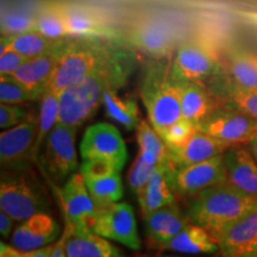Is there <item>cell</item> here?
Wrapping results in <instances>:
<instances>
[{
  "instance_id": "obj_10",
  "label": "cell",
  "mask_w": 257,
  "mask_h": 257,
  "mask_svg": "<svg viewBox=\"0 0 257 257\" xmlns=\"http://www.w3.org/2000/svg\"><path fill=\"white\" fill-rule=\"evenodd\" d=\"M197 128L232 148L249 144L257 135V120L240 111L219 107Z\"/></svg>"
},
{
  "instance_id": "obj_3",
  "label": "cell",
  "mask_w": 257,
  "mask_h": 257,
  "mask_svg": "<svg viewBox=\"0 0 257 257\" xmlns=\"http://www.w3.org/2000/svg\"><path fill=\"white\" fill-rule=\"evenodd\" d=\"M118 47L111 38L73 36L64 48L47 91L61 94L106 62Z\"/></svg>"
},
{
  "instance_id": "obj_21",
  "label": "cell",
  "mask_w": 257,
  "mask_h": 257,
  "mask_svg": "<svg viewBox=\"0 0 257 257\" xmlns=\"http://www.w3.org/2000/svg\"><path fill=\"white\" fill-rule=\"evenodd\" d=\"M70 36L113 38L115 32L107 19L96 10L82 5L62 4Z\"/></svg>"
},
{
  "instance_id": "obj_33",
  "label": "cell",
  "mask_w": 257,
  "mask_h": 257,
  "mask_svg": "<svg viewBox=\"0 0 257 257\" xmlns=\"http://www.w3.org/2000/svg\"><path fill=\"white\" fill-rule=\"evenodd\" d=\"M37 31L54 40L70 37L67 17L62 4L49 3L44 5L37 16Z\"/></svg>"
},
{
  "instance_id": "obj_4",
  "label": "cell",
  "mask_w": 257,
  "mask_h": 257,
  "mask_svg": "<svg viewBox=\"0 0 257 257\" xmlns=\"http://www.w3.org/2000/svg\"><path fill=\"white\" fill-rule=\"evenodd\" d=\"M141 96L150 124L157 133L182 118L180 82L173 75L170 62L157 61L148 66Z\"/></svg>"
},
{
  "instance_id": "obj_1",
  "label": "cell",
  "mask_w": 257,
  "mask_h": 257,
  "mask_svg": "<svg viewBox=\"0 0 257 257\" xmlns=\"http://www.w3.org/2000/svg\"><path fill=\"white\" fill-rule=\"evenodd\" d=\"M135 63L134 51L118 47L113 55L94 72L61 92L59 123L79 128L88 121L102 105L105 91H118L126 83Z\"/></svg>"
},
{
  "instance_id": "obj_18",
  "label": "cell",
  "mask_w": 257,
  "mask_h": 257,
  "mask_svg": "<svg viewBox=\"0 0 257 257\" xmlns=\"http://www.w3.org/2000/svg\"><path fill=\"white\" fill-rule=\"evenodd\" d=\"M223 156L227 184L257 199V162L249 148L232 147Z\"/></svg>"
},
{
  "instance_id": "obj_22",
  "label": "cell",
  "mask_w": 257,
  "mask_h": 257,
  "mask_svg": "<svg viewBox=\"0 0 257 257\" xmlns=\"http://www.w3.org/2000/svg\"><path fill=\"white\" fill-rule=\"evenodd\" d=\"M172 169L169 160L162 163L154 172L146 187L138 193L137 199L143 216L175 202V193L172 187Z\"/></svg>"
},
{
  "instance_id": "obj_41",
  "label": "cell",
  "mask_w": 257,
  "mask_h": 257,
  "mask_svg": "<svg viewBox=\"0 0 257 257\" xmlns=\"http://www.w3.org/2000/svg\"><path fill=\"white\" fill-rule=\"evenodd\" d=\"M16 220L12 218L10 214L6 213V212L2 211L0 212V233L4 238H8L10 234L14 231Z\"/></svg>"
},
{
  "instance_id": "obj_23",
  "label": "cell",
  "mask_w": 257,
  "mask_h": 257,
  "mask_svg": "<svg viewBox=\"0 0 257 257\" xmlns=\"http://www.w3.org/2000/svg\"><path fill=\"white\" fill-rule=\"evenodd\" d=\"M179 82L181 92L182 118L198 125L217 108H219L216 95L208 91L202 81Z\"/></svg>"
},
{
  "instance_id": "obj_14",
  "label": "cell",
  "mask_w": 257,
  "mask_h": 257,
  "mask_svg": "<svg viewBox=\"0 0 257 257\" xmlns=\"http://www.w3.org/2000/svg\"><path fill=\"white\" fill-rule=\"evenodd\" d=\"M94 232L133 250L141 249L134 207L126 202H115L98 213Z\"/></svg>"
},
{
  "instance_id": "obj_43",
  "label": "cell",
  "mask_w": 257,
  "mask_h": 257,
  "mask_svg": "<svg viewBox=\"0 0 257 257\" xmlns=\"http://www.w3.org/2000/svg\"><path fill=\"white\" fill-rule=\"evenodd\" d=\"M67 231L64 230L62 233V237L57 240L55 243V246H54V251L51 253V257H67L66 253V240H67Z\"/></svg>"
},
{
  "instance_id": "obj_38",
  "label": "cell",
  "mask_w": 257,
  "mask_h": 257,
  "mask_svg": "<svg viewBox=\"0 0 257 257\" xmlns=\"http://www.w3.org/2000/svg\"><path fill=\"white\" fill-rule=\"evenodd\" d=\"M119 173L117 167L107 160L92 159L83 160L81 165V174L83 179H96L110 175L112 173Z\"/></svg>"
},
{
  "instance_id": "obj_30",
  "label": "cell",
  "mask_w": 257,
  "mask_h": 257,
  "mask_svg": "<svg viewBox=\"0 0 257 257\" xmlns=\"http://www.w3.org/2000/svg\"><path fill=\"white\" fill-rule=\"evenodd\" d=\"M60 117V94L54 91H46L40 98L38 110V134L35 144V161L37 160L42 144L46 142L48 135L59 123Z\"/></svg>"
},
{
  "instance_id": "obj_27",
  "label": "cell",
  "mask_w": 257,
  "mask_h": 257,
  "mask_svg": "<svg viewBox=\"0 0 257 257\" xmlns=\"http://www.w3.org/2000/svg\"><path fill=\"white\" fill-rule=\"evenodd\" d=\"M230 82L237 87L257 91V55L244 50H236L227 59Z\"/></svg>"
},
{
  "instance_id": "obj_15",
  "label": "cell",
  "mask_w": 257,
  "mask_h": 257,
  "mask_svg": "<svg viewBox=\"0 0 257 257\" xmlns=\"http://www.w3.org/2000/svg\"><path fill=\"white\" fill-rule=\"evenodd\" d=\"M214 238L221 257H257V210L227 225Z\"/></svg>"
},
{
  "instance_id": "obj_29",
  "label": "cell",
  "mask_w": 257,
  "mask_h": 257,
  "mask_svg": "<svg viewBox=\"0 0 257 257\" xmlns=\"http://www.w3.org/2000/svg\"><path fill=\"white\" fill-rule=\"evenodd\" d=\"M85 182L94 201L98 213L123 198L124 187L118 172L102 176V178L85 179Z\"/></svg>"
},
{
  "instance_id": "obj_8",
  "label": "cell",
  "mask_w": 257,
  "mask_h": 257,
  "mask_svg": "<svg viewBox=\"0 0 257 257\" xmlns=\"http://www.w3.org/2000/svg\"><path fill=\"white\" fill-rule=\"evenodd\" d=\"M170 66L178 81H202L217 75L221 67L216 48L201 38L182 43Z\"/></svg>"
},
{
  "instance_id": "obj_40",
  "label": "cell",
  "mask_w": 257,
  "mask_h": 257,
  "mask_svg": "<svg viewBox=\"0 0 257 257\" xmlns=\"http://www.w3.org/2000/svg\"><path fill=\"white\" fill-rule=\"evenodd\" d=\"M27 60L28 57L11 48L0 49V75H12Z\"/></svg>"
},
{
  "instance_id": "obj_12",
  "label": "cell",
  "mask_w": 257,
  "mask_h": 257,
  "mask_svg": "<svg viewBox=\"0 0 257 257\" xmlns=\"http://www.w3.org/2000/svg\"><path fill=\"white\" fill-rule=\"evenodd\" d=\"M223 155L182 168H173L172 187L175 194L192 198L211 186L226 181Z\"/></svg>"
},
{
  "instance_id": "obj_35",
  "label": "cell",
  "mask_w": 257,
  "mask_h": 257,
  "mask_svg": "<svg viewBox=\"0 0 257 257\" xmlns=\"http://www.w3.org/2000/svg\"><path fill=\"white\" fill-rule=\"evenodd\" d=\"M157 163L153 162V161L146 159V157L138 154L136 160L134 161L133 166H131L130 170H128L127 175V184L131 191L135 194L138 195L142 189L146 187L154 172L159 168Z\"/></svg>"
},
{
  "instance_id": "obj_7",
  "label": "cell",
  "mask_w": 257,
  "mask_h": 257,
  "mask_svg": "<svg viewBox=\"0 0 257 257\" xmlns=\"http://www.w3.org/2000/svg\"><path fill=\"white\" fill-rule=\"evenodd\" d=\"M66 227L70 233H92L98 219V210L89 194L81 173H74L57 188Z\"/></svg>"
},
{
  "instance_id": "obj_17",
  "label": "cell",
  "mask_w": 257,
  "mask_h": 257,
  "mask_svg": "<svg viewBox=\"0 0 257 257\" xmlns=\"http://www.w3.org/2000/svg\"><path fill=\"white\" fill-rule=\"evenodd\" d=\"M70 38L57 49L28 59L11 76L21 82L22 85H24L29 91L34 93L37 99H40L43 93L47 91L54 70H55L60 57Z\"/></svg>"
},
{
  "instance_id": "obj_2",
  "label": "cell",
  "mask_w": 257,
  "mask_h": 257,
  "mask_svg": "<svg viewBox=\"0 0 257 257\" xmlns=\"http://www.w3.org/2000/svg\"><path fill=\"white\" fill-rule=\"evenodd\" d=\"M253 210H257L256 198L224 181L189 198L186 214L192 223L216 237L224 227Z\"/></svg>"
},
{
  "instance_id": "obj_16",
  "label": "cell",
  "mask_w": 257,
  "mask_h": 257,
  "mask_svg": "<svg viewBox=\"0 0 257 257\" xmlns=\"http://www.w3.org/2000/svg\"><path fill=\"white\" fill-rule=\"evenodd\" d=\"M60 234V224L46 212H41L25 219L14 231L12 245L21 251H31L55 243Z\"/></svg>"
},
{
  "instance_id": "obj_44",
  "label": "cell",
  "mask_w": 257,
  "mask_h": 257,
  "mask_svg": "<svg viewBox=\"0 0 257 257\" xmlns=\"http://www.w3.org/2000/svg\"><path fill=\"white\" fill-rule=\"evenodd\" d=\"M0 257H21V250L8 244H0Z\"/></svg>"
},
{
  "instance_id": "obj_11",
  "label": "cell",
  "mask_w": 257,
  "mask_h": 257,
  "mask_svg": "<svg viewBox=\"0 0 257 257\" xmlns=\"http://www.w3.org/2000/svg\"><path fill=\"white\" fill-rule=\"evenodd\" d=\"M126 41L156 59H166L175 50L178 35L175 29L166 21L152 17L138 18L130 25L126 32Z\"/></svg>"
},
{
  "instance_id": "obj_28",
  "label": "cell",
  "mask_w": 257,
  "mask_h": 257,
  "mask_svg": "<svg viewBox=\"0 0 257 257\" xmlns=\"http://www.w3.org/2000/svg\"><path fill=\"white\" fill-rule=\"evenodd\" d=\"M117 89H107L102 96L106 115L111 119L131 131L138 127L142 120L140 119V110L137 102L133 98H123L118 95Z\"/></svg>"
},
{
  "instance_id": "obj_36",
  "label": "cell",
  "mask_w": 257,
  "mask_h": 257,
  "mask_svg": "<svg viewBox=\"0 0 257 257\" xmlns=\"http://www.w3.org/2000/svg\"><path fill=\"white\" fill-rule=\"evenodd\" d=\"M197 131V125L185 118H181L176 123L166 127L165 130L160 131L159 135L165 141L168 149H174V148L185 146Z\"/></svg>"
},
{
  "instance_id": "obj_9",
  "label": "cell",
  "mask_w": 257,
  "mask_h": 257,
  "mask_svg": "<svg viewBox=\"0 0 257 257\" xmlns=\"http://www.w3.org/2000/svg\"><path fill=\"white\" fill-rule=\"evenodd\" d=\"M38 134V113L28 115L21 124L0 135V161L6 170H29L35 162V144Z\"/></svg>"
},
{
  "instance_id": "obj_20",
  "label": "cell",
  "mask_w": 257,
  "mask_h": 257,
  "mask_svg": "<svg viewBox=\"0 0 257 257\" xmlns=\"http://www.w3.org/2000/svg\"><path fill=\"white\" fill-rule=\"evenodd\" d=\"M229 146L198 130L185 146L168 149V157L173 168H182L223 155Z\"/></svg>"
},
{
  "instance_id": "obj_34",
  "label": "cell",
  "mask_w": 257,
  "mask_h": 257,
  "mask_svg": "<svg viewBox=\"0 0 257 257\" xmlns=\"http://www.w3.org/2000/svg\"><path fill=\"white\" fill-rule=\"evenodd\" d=\"M36 99L34 93L11 75H0V101L3 104L22 105Z\"/></svg>"
},
{
  "instance_id": "obj_26",
  "label": "cell",
  "mask_w": 257,
  "mask_h": 257,
  "mask_svg": "<svg viewBox=\"0 0 257 257\" xmlns=\"http://www.w3.org/2000/svg\"><path fill=\"white\" fill-rule=\"evenodd\" d=\"M70 37L54 40L37 30L29 31L25 34L15 35V36H3L2 42H0V49L11 48L28 59H31V57L40 56L42 54L57 49L63 46Z\"/></svg>"
},
{
  "instance_id": "obj_46",
  "label": "cell",
  "mask_w": 257,
  "mask_h": 257,
  "mask_svg": "<svg viewBox=\"0 0 257 257\" xmlns=\"http://www.w3.org/2000/svg\"><path fill=\"white\" fill-rule=\"evenodd\" d=\"M155 257H180V256H172V255H160V256H155ZM205 257H221L220 256H205Z\"/></svg>"
},
{
  "instance_id": "obj_6",
  "label": "cell",
  "mask_w": 257,
  "mask_h": 257,
  "mask_svg": "<svg viewBox=\"0 0 257 257\" xmlns=\"http://www.w3.org/2000/svg\"><path fill=\"white\" fill-rule=\"evenodd\" d=\"M78 127L57 123L48 135L41 155L42 166L54 185L66 182L78 168L75 140Z\"/></svg>"
},
{
  "instance_id": "obj_25",
  "label": "cell",
  "mask_w": 257,
  "mask_h": 257,
  "mask_svg": "<svg viewBox=\"0 0 257 257\" xmlns=\"http://www.w3.org/2000/svg\"><path fill=\"white\" fill-rule=\"evenodd\" d=\"M68 233L66 240L67 257H124L117 246L95 232Z\"/></svg>"
},
{
  "instance_id": "obj_45",
  "label": "cell",
  "mask_w": 257,
  "mask_h": 257,
  "mask_svg": "<svg viewBox=\"0 0 257 257\" xmlns=\"http://www.w3.org/2000/svg\"><path fill=\"white\" fill-rule=\"evenodd\" d=\"M249 150H250V153L252 154V156H253V159L256 160V162H257V135L255 137L252 138L251 141H250L249 142Z\"/></svg>"
},
{
  "instance_id": "obj_37",
  "label": "cell",
  "mask_w": 257,
  "mask_h": 257,
  "mask_svg": "<svg viewBox=\"0 0 257 257\" xmlns=\"http://www.w3.org/2000/svg\"><path fill=\"white\" fill-rule=\"evenodd\" d=\"M35 30H37V17H32L27 14H17V12L3 16V36H15V35L25 34V32Z\"/></svg>"
},
{
  "instance_id": "obj_19",
  "label": "cell",
  "mask_w": 257,
  "mask_h": 257,
  "mask_svg": "<svg viewBox=\"0 0 257 257\" xmlns=\"http://www.w3.org/2000/svg\"><path fill=\"white\" fill-rule=\"evenodd\" d=\"M143 217L147 236L149 237L150 242L159 248L192 223L176 202L150 212Z\"/></svg>"
},
{
  "instance_id": "obj_42",
  "label": "cell",
  "mask_w": 257,
  "mask_h": 257,
  "mask_svg": "<svg viewBox=\"0 0 257 257\" xmlns=\"http://www.w3.org/2000/svg\"><path fill=\"white\" fill-rule=\"evenodd\" d=\"M54 246H55V243L43 246L41 249L31 250V251H21V257H51V253L54 251Z\"/></svg>"
},
{
  "instance_id": "obj_5",
  "label": "cell",
  "mask_w": 257,
  "mask_h": 257,
  "mask_svg": "<svg viewBox=\"0 0 257 257\" xmlns=\"http://www.w3.org/2000/svg\"><path fill=\"white\" fill-rule=\"evenodd\" d=\"M0 208L16 221H24L49 210V199L44 186L29 170H8L0 181Z\"/></svg>"
},
{
  "instance_id": "obj_31",
  "label": "cell",
  "mask_w": 257,
  "mask_h": 257,
  "mask_svg": "<svg viewBox=\"0 0 257 257\" xmlns=\"http://www.w3.org/2000/svg\"><path fill=\"white\" fill-rule=\"evenodd\" d=\"M138 154L153 161L157 165H162L169 160L168 147L154 126L147 120H142L137 127Z\"/></svg>"
},
{
  "instance_id": "obj_13",
  "label": "cell",
  "mask_w": 257,
  "mask_h": 257,
  "mask_svg": "<svg viewBox=\"0 0 257 257\" xmlns=\"http://www.w3.org/2000/svg\"><path fill=\"white\" fill-rule=\"evenodd\" d=\"M82 160H107L123 169L127 160L125 142L117 127L108 123H96L86 130L80 146Z\"/></svg>"
},
{
  "instance_id": "obj_39",
  "label": "cell",
  "mask_w": 257,
  "mask_h": 257,
  "mask_svg": "<svg viewBox=\"0 0 257 257\" xmlns=\"http://www.w3.org/2000/svg\"><path fill=\"white\" fill-rule=\"evenodd\" d=\"M29 114L30 112L22 105L3 104L2 102L0 105V127L5 128V130L14 127L27 119Z\"/></svg>"
},
{
  "instance_id": "obj_24",
  "label": "cell",
  "mask_w": 257,
  "mask_h": 257,
  "mask_svg": "<svg viewBox=\"0 0 257 257\" xmlns=\"http://www.w3.org/2000/svg\"><path fill=\"white\" fill-rule=\"evenodd\" d=\"M160 249L187 255H214L219 252L213 234L194 223H189L172 239L161 245Z\"/></svg>"
},
{
  "instance_id": "obj_32",
  "label": "cell",
  "mask_w": 257,
  "mask_h": 257,
  "mask_svg": "<svg viewBox=\"0 0 257 257\" xmlns=\"http://www.w3.org/2000/svg\"><path fill=\"white\" fill-rule=\"evenodd\" d=\"M214 95L219 107L240 111L257 120V91L239 88L229 82L223 91Z\"/></svg>"
}]
</instances>
